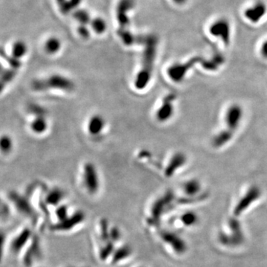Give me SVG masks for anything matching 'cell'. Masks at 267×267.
I'll list each match as a JSON object with an SVG mask.
<instances>
[{
	"instance_id": "obj_1",
	"label": "cell",
	"mask_w": 267,
	"mask_h": 267,
	"mask_svg": "<svg viewBox=\"0 0 267 267\" xmlns=\"http://www.w3.org/2000/svg\"><path fill=\"white\" fill-rule=\"evenodd\" d=\"M143 44L145 48L142 58L141 68L136 75L134 83L135 89L140 91L146 89L152 80L154 64L156 58L157 40L153 37H146Z\"/></svg>"
},
{
	"instance_id": "obj_2",
	"label": "cell",
	"mask_w": 267,
	"mask_h": 267,
	"mask_svg": "<svg viewBox=\"0 0 267 267\" xmlns=\"http://www.w3.org/2000/svg\"><path fill=\"white\" fill-rule=\"evenodd\" d=\"M218 234V242L226 248H237L244 242V232L238 218H230Z\"/></svg>"
},
{
	"instance_id": "obj_3",
	"label": "cell",
	"mask_w": 267,
	"mask_h": 267,
	"mask_svg": "<svg viewBox=\"0 0 267 267\" xmlns=\"http://www.w3.org/2000/svg\"><path fill=\"white\" fill-rule=\"evenodd\" d=\"M31 88L36 91L58 90L65 92H71L75 88L74 82L71 79L61 74H53L45 78L37 79L31 83Z\"/></svg>"
},
{
	"instance_id": "obj_4",
	"label": "cell",
	"mask_w": 267,
	"mask_h": 267,
	"mask_svg": "<svg viewBox=\"0 0 267 267\" xmlns=\"http://www.w3.org/2000/svg\"><path fill=\"white\" fill-rule=\"evenodd\" d=\"M261 192L258 186H252L246 190L241 196L235 204L233 209V215L235 218L242 216L252 205L255 204L261 198Z\"/></svg>"
},
{
	"instance_id": "obj_5",
	"label": "cell",
	"mask_w": 267,
	"mask_h": 267,
	"mask_svg": "<svg viewBox=\"0 0 267 267\" xmlns=\"http://www.w3.org/2000/svg\"><path fill=\"white\" fill-rule=\"evenodd\" d=\"M160 237L162 241L172 249L174 253L178 255H183L188 250V246L184 239L173 231L161 230Z\"/></svg>"
},
{
	"instance_id": "obj_6",
	"label": "cell",
	"mask_w": 267,
	"mask_h": 267,
	"mask_svg": "<svg viewBox=\"0 0 267 267\" xmlns=\"http://www.w3.org/2000/svg\"><path fill=\"white\" fill-rule=\"evenodd\" d=\"M9 199L14 203L16 209L24 216L31 218V221L36 222L37 220V214L34 210L32 205L30 203L28 198L23 195H20L16 192H11L9 194Z\"/></svg>"
},
{
	"instance_id": "obj_7",
	"label": "cell",
	"mask_w": 267,
	"mask_h": 267,
	"mask_svg": "<svg viewBox=\"0 0 267 267\" xmlns=\"http://www.w3.org/2000/svg\"><path fill=\"white\" fill-rule=\"evenodd\" d=\"M174 199H175V196H174L173 192L168 191L161 198H159L154 202L151 209L152 217H151L150 221L152 223L155 224L160 221L171 203L173 202Z\"/></svg>"
},
{
	"instance_id": "obj_8",
	"label": "cell",
	"mask_w": 267,
	"mask_h": 267,
	"mask_svg": "<svg viewBox=\"0 0 267 267\" xmlns=\"http://www.w3.org/2000/svg\"><path fill=\"white\" fill-rule=\"evenodd\" d=\"M83 182L85 187L90 194L97 193L100 188L98 172L97 168L92 163L85 164L83 169Z\"/></svg>"
},
{
	"instance_id": "obj_9",
	"label": "cell",
	"mask_w": 267,
	"mask_h": 267,
	"mask_svg": "<svg viewBox=\"0 0 267 267\" xmlns=\"http://www.w3.org/2000/svg\"><path fill=\"white\" fill-rule=\"evenodd\" d=\"M244 117V110L240 105L234 103L226 109L224 123L226 129L235 132L241 124Z\"/></svg>"
},
{
	"instance_id": "obj_10",
	"label": "cell",
	"mask_w": 267,
	"mask_h": 267,
	"mask_svg": "<svg viewBox=\"0 0 267 267\" xmlns=\"http://www.w3.org/2000/svg\"><path fill=\"white\" fill-rule=\"evenodd\" d=\"M134 6V0H120L117 8V20L120 28L117 33L125 32L129 31L130 20L128 17V12Z\"/></svg>"
},
{
	"instance_id": "obj_11",
	"label": "cell",
	"mask_w": 267,
	"mask_h": 267,
	"mask_svg": "<svg viewBox=\"0 0 267 267\" xmlns=\"http://www.w3.org/2000/svg\"><path fill=\"white\" fill-rule=\"evenodd\" d=\"M201 183L197 179H191L185 182L183 185V191L186 198L181 200L182 203H193L195 200H200L203 195H199L201 192Z\"/></svg>"
},
{
	"instance_id": "obj_12",
	"label": "cell",
	"mask_w": 267,
	"mask_h": 267,
	"mask_svg": "<svg viewBox=\"0 0 267 267\" xmlns=\"http://www.w3.org/2000/svg\"><path fill=\"white\" fill-rule=\"evenodd\" d=\"M175 96L174 94H169L163 99L161 106L158 108L156 112V118L160 123H165L172 118L175 112L173 102L175 101Z\"/></svg>"
},
{
	"instance_id": "obj_13",
	"label": "cell",
	"mask_w": 267,
	"mask_h": 267,
	"mask_svg": "<svg viewBox=\"0 0 267 267\" xmlns=\"http://www.w3.org/2000/svg\"><path fill=\"white\" fill-rule=\"evenodd\" d=\"M85 220V214L81 211H77L71 216L63 221H60L53 225L51 229L54 231H68L74 229Z\"/></svg>"
},
{
	"instance_id": "obj_14",
	"label": "cell",
	"mask_w": 267,
	"mask_h": 267,
	"mask_svg": "<svg viewBox=\"0 0 267 267\" xmlns=\"http://www.w3.org/2000/svg\"><path fill=\"white\" fill-rule=\"evenodd\" d=\"M186 162H187V157L185 154L182 153V152H177V153L174 154L165 169V175L167 178L173 176L176 173L177 171L185 166Z\"/></svg>"
},
{
	"instance_id": "obj_15",
	"label": "cell",
	"mask_w": 267,
	"mask_h": 267,
	"mask_svg": "<svg viewBox=\"0 0 267 267\" xmlns=\"http://www.w3.org/2000/svg\"><path fill=\"white\" fill-rule=\"evenodd\" d=\"M200 218L196 212L186 211L182 213L175 220L177 227L180 229H189L195 227L199 223Z\"/></svg>"
},
{
	"instance_id": "obj_16",
	"label": "cell",
	"mask_w": 267,
	"mask_h": 267,
	"mask_svg": "<svg viewBox=\"0 0 267 267\" xmlns=\"http://www.w3.org/2000/svg\"><path fill=\"white\" fill-rule=\"evenodd\" d=\"M194 61L186 64L172 65L167 70V74L169 78L174 83H180L186 77L188 71L190 69Z\"/></svg>"
},
{
	"instance_id": "obj_17",
	"label": "cell",
	"mask_w": 267,
	"mask_h": 267,
	"mask_svg": "<svg viewBox=\"0 0 267 267\" xmlns=\"http://www.w3.org/2000/svg\"><path fill=\"white\" fill-rule=\"evenodd\" d=\"M41 255V249L39 238L34 237L31 241V246L25 252L24 256V264L26 267H31L34 263V259H37Z\"/></svg>"
},
{
	"instance_id": "obj_18",
	"label": "cell",
	"mask_w": 267,
	"mask_h": 267,
	"mask_svg": "<svg viewBox=\"0 0 267 267\" xmlns=\"http://www.w3.org/2000/svg\"><path fill=\"white\" fill-rule=\"evenodd\" d=\"M31 237V229L25 228L22 231L14 240L11 244V249L13 252L17 253L22 249L26 245Z\"/></svg>"
},
{
	"instance_id": "obj_19",
	"label": "cell",
	"mask_w": 267,
	"mask_h": 267,
	"mask_svg": "<svg viewBox=\"0 0 267 267\" xmlns=\"http://www.w3.org/2000/svg\"><path fill=\"white\" fill-rule=\"evenodd\" d=\"M106 126V121L103 116L94 114L89 119L88 123V131L92 136H97L103 132Z\"/></svg>"
},
{
	"instance_id": "obj_20",
	"label": "cell",
	"mask_w": 267,
	"mask_h": 267,
	"mask_svg": "<svg viewBox=\"0 0 267 267\" xmlns=\"http://www.w3.org/2000/svg\"><path fill=\"white\" fill-rule=\"evenodd\" d=\"M235 132L229 130L228 129H222L219 131L218 133L215 134L214 137H212V143L214 147L218 149V148L222 147L231 141L233 137Z\"/></svg>"
},
{
	"instance_id": "obj_21",
	"label": "cell",
	"mask_w": 267,
	"mask_h": 267,
	"mask_svg": "<svg viewBox=\"0 0 267 267\" xmlns=\"http://www.w3.org/2000/svg\"><path fill=\"white\" fill-rule=\"evenodd\" d=\"M65 192L59 188H54L47 193L44 202L50 206H57L64 199Z\"/></svg>"
},
{
	"instance_id": "obj_22",
	"label": "cell",
	"mask_w": 267,
	"mask_h": 267,
	"mask_svg": "<svg viewBox=\"0 0 267 267\" xmlns=\"http://www.w3.org/2000/svg\"><path fill=\"white\" fill-rule=\"evenodd\" d=\"M48 125L45 116H37L31 123V129L37 134H42L48 129Z\"/></svg>"
},
{
	"instance_id": "obj_23",
	"label": "cell",
	"mask_w": 267,
	"mask_h": 267,
	"mask_svg": "<svg viewBox=\"0 0 267 267\" xmlns=\"http://www.w3.org/2000/svg\"><path fill=\"white\" fill-rule=\"evenodd\" d=\"M132 249L128 245L121 246L116 249L112 255V264H117V263L126 259L132 255Z\"/></svg>"
},
{
	"instance_id": "obj_24",
	"label": "cell",
	"mask_w": 267,
	"mask_h": 267,
	"mask_svg": "<svg viewBox=\"0 0 267 267\" xmlns=\"http://www.w3.org/2000/svg\"><path fill=\"white\" fill-rule=\"evenodd\" d=\"M27 52H28V46L24 42L19 40L13 44L11 56L17 60H20V59L25 57Z\"/></svg>"
},
{
	"instance_id": "obj_25",
	"label": "cell",
	"mask_w": 267,
	"mask_h": 267,
	"mask_svg": "<svg viewBox=\"0 0 267 267\" xmlns=\"http://www.w3.org/2000/svg\"><path fill=\"white\" fill-rule=\"evenodd\" d=\"M61 49V42L57 37H51L44 43V50L48 54H56Z\"/></svg>"
},
{
	"instance_id": "obj_26",
	"label": "cell",
	"mask_w": 267,
	"mask_h": 267,
	"mask_svg": "<svg viewBox=\"0 0 267 267\" xmlns=\"http://www.w3.org/2000/svg\"><path fill=\"white\" fill-rule=\"evenodd\" d=\"M17 69L14 68H5L1 71V89L3 90L4 87L8 83H11L17 75Z\"/></svg>"
},
{
	"instance_id": "obj_27",
	"label": "cell",
	"mask_w": 267,
	"mask_h": 267,
	"mask_svg": "<svg viewBox=\"0 0 267 267\" xmlns=\"http://www.w3.org/2000/svg\"><path fill=\"white\" fill-rule=\"evenodd\" d=\"M74 18L81 25H87L91 20V16L87 11L84 9L76 10L74 12Z\"/></svg>"
},
{
	"instance_id": "obj_28",
	"label": "cell",
	"mask_w": 267,
	"mask_h": 267,
	"mask_svg": "<svg viewBox=\"0 0 267 267\" xmlns=\"http://www.w3.org/2000/svg\"><path fill=\"white\" fill-rule=\"evenodd\" d=\"M91 25L93 31L98 34H103L107 28L106 21L100 17L93 19L91 21Z\"/></svg>"
},
{
	"instance_id": "obj_29",
	"label": "cell",
	"mask_w": 267,
	"mask_h": 267,
	"mask_svg": "<svg viewBox=\"0 0 267 267\" xmlns=\"http://www.w3.org/2000/svg\"><path fill=\"white\" fill-rule=\"evenodd\" d=\"M114 243L111 241L106 242V245L101 248L100 252V258L102 261L107 259L109 256L112 255L114 252Z\"/></svg>"
},
{
	"instance_id": "obj_30",
	"label": "cell",
	"mask_w": 267,
	"mask_h": 267,
	"mask_svg": "<svg viewBox=\"0 0 267 267\" xmlns=\"http://www.w3.org/2000/svg\"><path fill=\"white\" fill-rule=\"evenodd\" d=\"M13 140L10 136L2 135L0 140V146H1V151L3 153L8 154L13 149Z\"/></svg>"
},
{
	"instance_id": "obj_31",
	"label": "cell",
	"mask_w": 267,
	"mask_h": 267,
	"mask_svg": "<svg viewBox=\"0 0 267 267\" xmlns=\"http://www.w3.org/2000/svg\"><path fill=\"white\" fill-rule=\"evenodd\" d=\"M100 233L103 241L108 242L110 241V229L109 228V222L106 219L100 221Z\"/></svg>"
},
{
	"instance_id": "obj_32",
	"label": "cell",
	"mask_w": 267,
	"mask_h": 267,
	"mask_svg": "<svg viewBox=\"0 0 267 267\" xmlns=\"http://www.w3.org/2000/svg\"><path fill=\"white\" fill-rule=\"evenodd\" d=\"M56 216H57V219L59 220V222L68 218L69 217L68 216V206H66V205H60L56 209Z\"/></svg>"
},
{
	"instance_id": "obj_33",
	"label": "cell",
	"mask_w": 267,
	"mask_h": 267,
	"mask_svg": "<svg viewBox=\"0 0 267 267\" xmlns=\"http://www.w3.org/2000/svg\"><path fill=\"white\" fill-rule=\"evenodd\" d=\"M2 56L8 62V64L11 66V68L17 70L21 66V62H20V60H17V59L13 57L12 56L7 55L6 54L3 52V51H2Z\"/></svg>"
},
{
	"instance_id": "obj_34",
	"label": "cell",
	"mask_w": 267,
	"mask_h": 267,
	"mask_svg": "<svg viewBox=\"0 0 267 267\" xmlns=\"http://www.w3.org/2000/svg\"><path fill=\"white\" fill-rule=\"evenodd\" d=\"M29 110L35 117L37 116H45V110L42 106L37 104H32L29 106Z\"/></svg>"
},
{
	"instance_id": "obj_35",
	"label": "cell",
	"mask_w": 267,
	"mask_h": 267,
	"mask_svg": "<svg viewBox=\"0 0 267 267\" xmlns=\"http://www.w3.org/2000/svg\"><path fill=\"white\" fill-rule=\"evenodd\" d=\"M60 11L65 14H68L71 11L69 0H57Z\"/></svg>"
},
{
	"instance_id": "obj_36",
	"label": "cell",
	"mask_w": 267,
	"mask_h": 267,
	"mask_svg": "<svg viewBox=\"0 0 267 267\" xmlns=\"http://www.w3.org/2000/svg\"><path fill=\"white\" fill-rule=\"evenodd\" d=\"M121 234L118 228L112 227L110 229V241L115 243L116 241H118L120 239Z\"/></svg>"
},
{
	"instance_id": "obj_37",
	"label": "cell",
	"mask_w": 267,
	"mask_h": 267,
	"mask_svg": "<svg viewBox=\"0 0 267 267\" xmlns=\"http://www.w3.org/2000/svg\"><path fill=\"white\" fill-rule=\"evenodd\" d=\"M78 33L83 39H88L90 37V31L86 25H81L79 27Z\"/></svg>"
},
{
	"instance_id": "obj_38",
	"label": "cell",
	"mask_w": 267,
	"mask_h": 267,
	"mask_svg": "<svg viewBox=\"0 0 267 267\" xmlns=\"http://www.w3.org/2000/svg\"><path fill=\"white\" fill-rule=\"evenodd\" d=\"M82 2V0H69L70 7H71V10L75 9L78 5H80V2Z\"/></svg>"
},
{
	"instance_id": "obj_39",
	"label": "cell",
	"mask_w": 267,
	"mask_h": 267,
	"mask_svg": "<svg viewBox=\"0 0 267 267\" xmlns=\"http://www.w3.org/2000/svg\"><path fill=\"white\" fill-rule=\"evenodd\" d=\"M8 215H9V209H8V206H5V205L2 204V218H8Z\"/></svg>"
},
{
	"instance_id": "obj_40",
	"label": "cell",
	"mask_w": 267,
	"mask_h": 267,
	"mask_svg": "<svg viewBox=\"0 0 267 267\" xmlns=\"http://www.w3.org/2000/svg\"><path fill=\"white\" fill-rule=\"evenodd\" d=\"M261 55L264 57V58L267 59V41L265 43H264L262 45V48L261 50Z\"/></svg>"
},
{
	"instance_id": "obj_41",
	"label": "cell",
	"mask_w": 267,
	"mask_h": 267,
	"mask_svg": "<svg viewBox=\"0 0 267 267\" xmlns=\"http://www.w3.org/2000/svg\"><path fill=\"white\" fill-rule=\"evenodd\" d=\"M174 1H175V2H177V3L181 4L184 2L185 0H174Z\"/></svg>"
}]
</instances>
